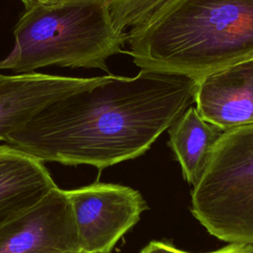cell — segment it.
<instances>
[{"label":"cell","instance_id":"cell-1","mask_svg":"<svg viewBox=\"0 0 253 253\" xmlns=\"http://www.w3.org/2000/svg\"><path fill=\"white\" fill-rule=\"evenodd\" d=\"M197 81L140 69L133 77H95L87 88L51 103L5 141L41 160L99 170L150 148L195 104Z\"/></svg>","mask_w":253,"mask_h":253},{"label":"cell","instance_id":"cell-2","mask_svg":"<svg viewBox=\"0 0 253 253\" xmlns=\"http://www.w3.org/2000/svg\"><path fill=\"white\" fill-rule=\"evenodd\" d=\"M126 43L140 69L199 81L253 58V0H176L126 33Z\"/></svg>","mask_w":253,"mask_h":253},{"label":"cell","instance_id":"cell-3","mask_svg":"<svg viewBox=\"0 0 253 253\" xmlns=\"http://www.w3.org/2000/svg\"><path fill=\"white\" fill-rule=\"evenodd\" d=\"M126 33L113 21L108 0H62L26 10L14 29L15 44L0 69L31 73L37 68H99L123 52Z\"/></svg>","mask_w":253,"mask_h":253},{"label":"cell","instance_id":"cell-4","mask_svg":"<svg viewBox=\"0 0 253 253\" xmlns=\"http://www.w3.org/2000/svg\"><path fill=\"white\" fill-rule=\"evenodd\" d=\"M191 198L193 215L212 236L253 243V124L222 133Z\"/></svg>","mask_w":253,"mask_h":253},{"label":"cell","instance_id":"cell-5","mask_svg":"<svg viewBox=\"0 0 253 253\" xmlns=\"http://www.w3.org/2000/svg\"><path fill=\"white\" fill-rule=\"evenodd\" d=\"M66 194L83 253H111L147 210L138 191L118 184L96 182Z\"/></svg>","mask_w":253,"mask_h":253},{"label":"cell","instance_id":"cell-6","mask_svg":"<svg viewBox=\"0 0 253 253\" xmlns=\"http://www.w3.org/2000/svg\"><path fill=\"white\" fill-rule=\"evenodd\" d=\"M0 253H83L66 190L55 187L2 225Z\"/></svg>","mask_w":253,"mask_h":253},{"label":"cell","instance_id":"cell-7","mask_svg":"<svg viewBox=\"0 0 253 253\" xmlns=\"http://www.w3.org/2000/svg\"><path fill=\"white\" fill-rule=\"evenodd\" d=\"M92 78L41 73L0 74V140L19 130L51 103L83 90Z\"/></svg>","mask_w":253,"mask_h":253},{"label":"cell","instance_id":"cell-8","mask_svg":"<svg viewBox=\"0 0 253 253\" xmlns=\"http://www.w3.org/2000/svg\"><path fill=\"white\" fill-rule=\"evenodd\" d=\"M195 108L223 131L253 124V58L197 81Z\"/></svg>","mask_w":253,"mask_h":253},{"label":"cell","instance_id":"cell-9","mask_svg":"<svg viewBox=\"0 0 253 253\" xmlns=\"http://www.w3.org/2000/svg\"><path fill=\"white\" fill-rule=\"evenodd\" d=\"M55 187L42 161L9 144L0 145V227Z\"/></svg>","mask_w":253,"mask_h":253},{"label":"cell","instance_id":"cell-10","mask_svg":"<svg viewBox=\"0 0 253 253\" xmlns=\"http://www.w3.org/2000/svg\"><path fill=\"white\" fill-rule=\"evenodd\" d=\"M168 129L169 145L180 163L183 177L195 186L224 131L202 119L195 107H189Z\"/></svg>","mask_w":253,"mask_h":253},{"label":"cell","instance_id":"cell-11","mask_svg":"<svg viewBox=\"0 0 253 253\" xmlns=\"http://www.w3.org/2000/svg\"><path fill=\"white\" fill-rule=\"evenodd\" d=\"M176 0H108L116 28H137L155 18Z\"/></svg>","mask_w":253,"mask_h":253},{"label":"cell","instance_id":"cell-12","mask_svg":"<svg viewBox=\"0 0 253 253\" xmlns=\"http://www.w3.org/2000/svg\"><path fill=\"white\" fill-rule=\"evenodd\" d=\"M140 253H190L175 247L173 244L164 241L149 242Z\"/></svg>","mask_w":253,"mask_h":253},{"label":"cell","instance_id":"cell-13","mask_svg":"<svg viewBox=\"0 0 253 253\" xmlns=\"http://www.w3.org/2000/svg\"><path fill=\"white\" fill-rule=\"evenodd\" d=\"M207 253H253V243H229L225 247Z\"/></svg>","mask_w":253,"mask_h":253},{"label":"cell","instance_id":"cell-14","mask_svg":"<svg viewBox=\"0 0 253 253\" xmlns=\"http://www.w3.org/2000/svg\"><path fill=\"white\" fill-rule=\"evenodd\" d=\"M26 7V10L29 9H33L36 7H41V6H45V5H49L52 3H56L62 0H21Z\"/></svg>","mask_w":253,"mask_h":253}]
</instances>
